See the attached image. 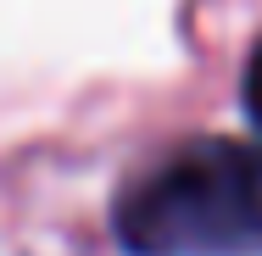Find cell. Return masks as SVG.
Returning <instances> with one entry per match:
<instances>
[{
	"label": "cell",
	"instance_id": "obj_2",
	"mask_svg": "<svg viewBox=\"0 0 262 256\" xmlns=\"http://www.w3.org/2000/svg\"><path fill=\"white\" fill-rule=\"evenodd\" d=\"M246 117L257 123V134H262V45L246 61Z\"/></svg>",
	"mask_w": 262,
	"mask_h": 256
},
{
	"label": "cell",
	"instance_id": "obj_1",
	"mask_svg": "<svg viewBox=\"0 0 262 256\" xmlns=\"http://www.w3.org/2000/svg\"><path fill=\"white\" fill-rule=\"evenodd\" d=\"M112 228L128 256H262V145H179L123 190Z\"/></svg>",
	"mask_w": 262,
	"mask_h": 256
}]
</instances>
